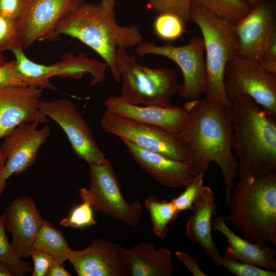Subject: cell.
<instances>
[{
    "label": "cell",
    "mask_w": 276,
    "mask_h": 276,
    "mask_svg": "<svg viewBox=\"0 0 276 276\" xmlns=\"http://www.w3.org/2000/svg\"><path fill=\"white\" fill-rule=\"evenodd\" d=\"M188 117L179 134L190 151L189 165L194 175L204 174L212 162L219 167L223 178L225 202L229 206L238 163L233 153L231 106L206 99L188 101Z\"/></svg>",
    "instance_id": "6da1fadb"
},
{
    "label": "cell",
    "mask_w": 276,
    "mask_h": 276,
    "mask_svg": "<svg viewBox=\"0 0 276 276\" xmlns=\"http://www.w3.org/2000/svg\"><path fill=\"white\" fill-rule=\"evenodd\" d=\"M116 5V0H100L97 4L83 2L59 21L56 31L59 35L79 40L96 52L119 82L121 76L116 65L117 48L137 46L143 40L137 26L118 24Z\"/></svg>",
    "instance_id": "7a4b0ae2"
},
{
    "label": "cell",
    "mask_w": 276,
    "mask_h": 276,
    "mask_svg": "<svg viewBox=\"0 0 276 276\" xmlns=\"http://www.w3.org/2000/svg\"><path fill=\"white\" fill-rule=\"evenodd\" d=\"M231 102L240 180L276 172V117L248 96H238Z\"/></svg>",
    "instance_id": "3957f363"
},
{
    "label": "cell",
    "mask_w": 276,
    "mask_h": 276,
    "mask_svg": "<svg viewBox=\"0 0 276 276\" xmlns=\"http://www.w3.org/2000/svg\"><path fill=\"white\" fill-rule=\"evenodd\" d=\"M224 216L248 241L276 246V172L240 180L232 191Z\"/></svg>",
    "instance_id": "277c9868"
},
{
    "label": "cell",
    "mask_w": 276,
    "mask_h": 276,
    "mask_svg": "<svg viewBox=\"0 0 276 276\" xmlns=\"http://www.w3.org/2000/svg\"><path fill=\"white\" fill-rule=\"evenodd\" d=\"M190 22L199 28L205 48L206 89L205 99L231 106L224 88L226 66L238 55L239 40L234 25L195 5H191Z\"/></svg>",
    "instance_id": "5b68a950"
},
{
    "label": "cell",
    "mask_w": 276,
    "mask_h": 276,
    "mask_svg": "<svg viewBox=\"0 0 276 276\" xmlns=\"http://www.w3.org/2000/svg\"><path fill=\"white\" fill-rule=\"evenodd\" d=\"M116 65L122 79L120 97L130 104L170 106L172 97L180 90L174 69L141 65L123 48H117Z\"/></svg>",
    "instance_id": "8992f818"
},
{
    "label": "cell",
    "mask_w": 276,
    "mask_h": 276,
    "mask_svg": "<svg viewBox=\"0 0 276 276\" xmlns=\"http://www.w3.org/2000/svg\"><path fill=\"white\" fill-rule=\"evenodd\" d=\"M12 52L15 57L17 76L25 85L56 90L50 81L54 77L80 79L84 74L89 73L92 86L102 82L106 78V63L89 58L83 53L75 55L68 52L63 55L60 61L45 65L31 60L22 49H15Z\"/></svg>",
    "instance_id": "52a82bcc"
},
{
    "label": "cell",
    "mask_w": 276,
    "mask_h": 276,
    "mask_svg": "<svg viewBox=\"0 0 276 276\" xmlns=\"http://www.w3.org/2000/svg\"><path fill=\"white\" fill-rule=\"evenodd\" d=\"M103 130L136 146L189 165L188 146L179 134L124 118L105 110L100 120Z\"/></svg>",
    "instance_id": "ba28073f"
},
{
    "label": "cell",
    "mask_w": 276,
    "mask_h": 276,
    "mask_svg": "<svg viewBox=\"0 0 276 276\" xmlns=\"http://www.w3.org/2000/svg\"><path fill=\"white\" fill-rule=\"evenodd\" d=\"M135 53L141 56H162L174 62L182 74L183 83L178 94L182 98L195 100L205 93L207 79L203 38L193 37L182 46L157 45L152 41H143L136 46Z\"/></svg>",
    "instance_id": "9c48e42d"
},
{
    "label": "cell",
    "mask_w": 276,
    "mask_h": 276,
    "mask_svg": "<svg viewBox=\"0 0 276 276\" xmlns=\"http://www.w3.org/2000/svg\"><path fill=\"white\" fill-rule=\"evenodd\" d=\"M224 88L230 101L246 95L276 117V74L268 72L257 62L237 55L226 66Z\"/></svg>",
    "instance_id": "30bf717a"
},
{
    "label": "cell",
    "mask_w": 276,
    "mask_h": 276,
    "mask_svg": "<svg viewBox=\"0 0 276 276\" xmlns=\"http://www.w3.org/2000/svg\"><path fill=\"white\" fill-rule=\"evenodd\" d=\"M89 166L90 186L88 189L93 209L136 227L142 215L139 201L127 202L124 198L113 167L108 159Z\"/></svg>",
    "instance_id": "8fae6325"
},
{
    "label": "cell",
    "mask_w": 276,
    "mask_h": 276,
    "mask_svg": "<svg viewBox=\"0 0 276 276\" xmlns=\"http://www.w3.org/2000/svg\"><path fill=\"white\" fill-rule=\"evenodd\" d=\"M39 108L61 127L80 158L88 165L99 164L106 158L90 126L73 102L66 98L40 101Z\"/></svg>",
    "instance_id": "7c38bea8"
},
{
    "label": "cell",
    "mask_w": 276,
    "mask_h": 276,
    "mask_svg": "<svg viewBox=\"0 0 276 276\" xmlns=\"http://www.w3.org/2000/svg\"><path fill=\"white\" fill-rule=\"evenodd\" d=\"M36 122L20 124L4 139L0 155L4 165L0 171V193L7 187L6 182L13 174L24 172L35 162L38 151L51 133L49 125L38 128Z\"/></svg>",
    "instance_id": "4fadbf2b"
},
{
    "label": "cell",
    "mask_w": 276,
    "mask_h": 276,
    "mask_svg": "<svg viewBox=\"0 0 276 276\" xmlns=\"http://www.w3.org/2000/svg\"><path fill=\"white\" fill-rule=\"evenodd\" d=\"M83 2V0H27L25 11L18 21L24 48L36 41L59 40L57 24Z\"/></svg>",
    "instance_id": "5bb4252c"
},
{
    "label": "cell",
    "mask_w": 276,
    "mask_h": 276,
    "mask_svg": "<svg viewBox=\"0 0 276 276\" xmlns=\"http://www.w3.org/2000/svg\"><path fill=\"white\" fill-rule=\"evenodd\" d=\"M68 260L79 276L131 275L128 249L104 239L82 250L71 249Z\"/></svg>",
    "instance_id": "9a60e30c"
},
{
    "label": "cell",
    "mask_w": 276,
    "mask_h": 276,
    "mask_svg": "<svg viewBox=\"0 0 276 276\" xmlns=\"http://www.w3.org/2000/svg\"><path fill=\"white\" fill-rule=\"evenodd\" d=\"M42 90L31 85L0 87V141L20 124L49 122L39 108ZM4 165L0 155V171Z\"/></svg>",
    "instance_id": "2e32d148"
},
{
    "label": "cell",
    "mask_w": 276,
    "mask_h": 276,
    "mask_svg": "<svg viewBox=\"0 0 276 276\" xmlns=\"http://www.w3.org/2000/svg\"><path fill=\"white\" fill-rule=\"evenodd\" d=\"M275 14L274 2L265 0L234 25L239 44L238 56L260 62L270 35L276 30Z\"/></svg>",
    "instance_id": "e0dca14e"
},
{
    "label": "cell",
    "mask_w": 276,
    "mask_h": 276,
    "mask_svg": "<svg viewBox=\"0 0 276 276\" xmlns=\"http://www.w3.org/2000/svg\"><path fill=\"white\" fill-rule=\"evenodd\" d=\"M106 110L118 116L155 126L171 133L180 134L186 124L188 112L177 106L133 105L120 96L108 97L104 102Z\"/></svg>",
    "instance_id": "ac0fdd59"
},
{
    "label": "cell",
    "mask_w": 276,
    "mask_h": 276,
    "mask_svg": "<svg viewBox=\"0 0 276 276\" xmlns=\"http://www.w3.org/2000/svg\"><path fill=\"white\" fill-rule=\"evenodd\" d=\"M5 229L12 235V245L21 258L31 255L44 220L34 199L28 196L14 199L4 214Z\"/></svg>",
    "instance_id": "d6986e66"
},
{
    "label": "cell",
    "mask_w": 276,
    "mask_h": 276,
    "mask_svg": "<svg viewBox=\"0 0 276 276\" xmlns=\"http://www.w3.org/2000/svg\"><path fill=\"white\" fill-rule=\"evenodd\" d=\"M122 141L136 164L163 186L185 187L195 176L186 163L143 149L129 141Z\"/></svg>",
    "instance_id": "ffe728a7"
},
{
    "label": "cell",
    "mask_w": 276,
    "mask_h": 276,
    "mask_svg": "<svg viewBox=\"0 0 276 276\" xmlns=\"http://www.w3.org/2000/svg\"><path fill=\"white\" fill-rule=\"evenodd\" d=\"M213 221L212 230L223 234L228 244L224 257L276 271V251L274 248L259 245L238 236L227 226L223 215H217Z\"/></svg>",
    "instance_id": "44dd1931"
},
{
    "label": "cell",
    "mask_w": 276,
    "mask_h": 276,
    "mask_svg": "<svg viewBox=\"0 0 276 276\" xmlns=\"http://www.w3.org/2000/svg\"><path fill=\"white\" fill-rule=\"evenodd\" d=\"M217 208L212 190L203 186L193 203V213L185 226L188 238L198 243L208 255L219 253L211 232L212 220L217 215Z\"/></svg>",
    "instance_id": "7402d4cb"
},
{
    "label": "cell",
    "mask_w": 276,
    "mask_h": 276,
    "mask_svg": "<svg viewBox=\"0 0 276 276\" xmlns=\"http://www.w3.org/2000/svg\"><path fill=\"white\" fill-rule=\"evenodd\" d=\"M130 275L171 276L174 270L173 252L164 247L156 248L150 242H142L128 249Z\"/></svg>",
    "instance_id": "603a6c76"
},
{
    "label": "cell",
    "mask_w": 276,
    "mask_h": 276,
    "mask_svg": "<svg viewBox=\"0 0 276 276\" xmlns=\"http://www.w3.org/2000/svg\"><path fill=\"white\" fill-rule=\"evenodd\" d=\"M33 248L49 254L56 263L62 264L68 260L71 249L62 232L47 220H44L36 236Z\"/></svg>",
    "instance_id": "cb8c5ba5"
},
{
    "label": "cell",
    "mask_w": 276,
    "mask_h": 276,
    "mask_svg": "<svg viewBox=\"0 0 276 276\" xmlns=\"http://www.w3.org/2000/svg\"><path fill=\"white\" fill-rule=\"evenodd\" d=\"M144 204L150 215L153 233L158 238L165 239L169 224L178 217L180 212L171 201H159L154 195L147 197Z\"/></svg>",
    "instance_id": "d4e9b609"
},
{
    "label": "cell",
    "mask_w": 276,
    "mask_h": 276,
    "mask_svg": "<svg viewBox=\"0 0 276 276\" xmlns=\"http://www.w3.org/2000/svg\"><path fill=\"white\" fill-rule=\"evenodd\" d=\"M191 4L234 25L243 18L252 9L242 0H192Z\"/></svg>",
    "instance_id": "484cf974"
},
{
    "label": "cell",
    "mask_w": 276,
    "mask_h": 276,
    "mask_svg": "<svg viewBox=\"0 0 276 276\" xmlns=\"http://www.w3.org/2000/svg\"><path fill=\"white\" fill-rule=\"evenodd\" d=\"M4 214L0 216V262L3 263L14 276H22L32 272L28 262L21 260L6 236Z\"/></svg>",
    "instance_id": "4316f807"
},
{
    "label": "cell",
    "mask_w": 276,
    "mask_h": 276,
    "mask_svg": "<svg viewBox=\"0 0 276 276\" xmlns=\"http://www.w3.org/2000/svg\"><path fill=\"white\" fill-rule=\"evenodd\" d=\"M79 195L82 203L72 211L70 215L62 219L59 224L63 226L80 228L97 223L93 215L91 198L88 189L81 188Z\"/></svg>",
    "instance_id": "83f0119b"
},
{
    "label": "cell",
    "mask_w": 276,
    "mask_h": 276,
    "mask_svg": "<svg viewBox=\"0 0 276 276\" xmlns=\"http://www.w3.org/2000/svg\"><path fill=\"white\" fill-rule=\"evenodd\" d=\"M182 20L171 13L159 14L154 21V30L157 36L166 41H174L185 32Z\"/></svg>",
    "instance_id": "f1b7e54d"
},
{
    "label": "cell",
    "mask_w": 276,
    "mask_h": 276,
    "mask_svg": "<svg viewBox=\"0 0 276 276\" xmlns=\"http://www.w3.org/2000/svg\"><path fill=\"white\" fill-rule=\"evenodd\" d=\"M19 20L0 14V54L17 49L24 50L19 31Z\"/></svg>",
    "instance_id": "f546056e"
},
{
    "label": "cell",
    "mask_w": 276,
    "mask_h": 276,
    "mask_svg": "<svg viewBox=\"0 0 276 276\" xmlns=\"http://www.w3.org/2000/svg\"><path fill=\"white\" fill-rule=\"evenodd\" d=\"M217 264L224 266L229 273L237 276H275L276 271H270L261 267L230 260L219 255H208Z\"/></svg>",
    "instance_id": "4dcf8cb0"
},
{
    "label": "cell",
    "mask_w": 276,
    "mask_h": 276,
    "mask_svg": "<svg viewBox=\"0 0 276 276\" xmlns=\"http://www.w3.org/2000/svg\"><path fill=\"white\" fill-rule=\"evenodd\" d=\"M192 0H147L148 7L159 14L171 13L178 16L185 26L190 22Z\"/></svg>",
    "instance_id": "1f68e13d"
},
{
    "label": "cell",
    "mask_w": 276,
    "mask_h": 276,
    "mask_svg": "<svg viewBox=\"0 0 276 276\" xmlns=\"http://www.w3.org/2000/svg\"><path fill=\"white\" fill-rule=\"evenodd\" d=\"M204 175H195L182 193L170 200L180 212L192 210L193 203L204 186Z\"/></svg>",
    "instance_id": "d6a6232c"
},
{
    "label": "cell",
    "mask_w": 276,
    "mask_h": 276,
    "mask_svg": "<svg viewBox=\"0 0 276 276\" xmlns=\"http://www.w3.org/2000/svg\"><path fill=\"white\" fill-rule=\"evenodd\" d=\"M33 263L32 276H45L50 268L55 263L49 254L33 248L31 255Z\"/></svg>",
    "instance_id": "836d02e7"
},
{
    "label": "cell",
    "mask_w": 276,
    "mask_h": 276,
    "mask_svg": "<svg viewBox=\"0 0 276 276\" xmlns=\"http://www.w3.org/2000/svg\"><path fill=\"white\" fill-rule=\"evenodd\" d=\"M27 0H0V14L19 20L26 6Z\"/></svg>",
    "instance_id": "e575fe53"
},
{
    "label": "cell",
    "mask_w": 276,
    "mask_h": 276,
    "mask_svg": "<svg viewBox=\"0 0 276 276\" xmlns=\"http://www.w3.org/2000/svg\"><path fill=\"white\" fill-rule=\"evenodd\" d=\"M11 85H25L17 76L14 59L0 65V87Z\"/></svg>",
    "instance_id": "d590c367"
},
{
    "label": "cell",
    "mask_w": 276,
    "mask_h": 276,
    "mask_svg": "<svg viewBox=\"0 0 276 276\" xmlns=\"http://www.w3.org/2000/svg\"><path fill=\"white\" fill-rule=\"evenodd\" d=\"M178 260L180 261L194 276H206L200 268L197 261L190 255L180 250L175 252Z\"/></svg>",
    "instance_id": "8d00e7d4"
},
{
    "label": "cell",
    "mask_w": 276,
    "mask_h": 276,
    "mask_svg": "<svg viewBox=\"0 0 276 276\" xmlns=\"http://www.w3.org/2000/svg\"><path fill=\"white\" fill-rule=\"evenodd\" d=\"M262 59H276V30L272 32L266 44Z\"/></svg>",
    "instance_id": "74e56055"
},
{
    "label": "cell",
    "mask_w": 276,
    "mask_h": 276,
    "mask_svg": "<svg viewBox=\"0 0 276 276\" xmlns=\"http://www.w3.org/2000/svg\"><path fill=\"white\" fill-rule=\"evenodd\" d=\"M48 276H71L72 274L64 267L63 264L55 263L49 269Z\"/></svg>",
    "instance_id": "f35d334b"
},
{
    "label": "cell",
    "mask_w": 276,
    "mask_h": 276,
    "mask_svg": "<svg viewBox=\"0 0 276 276\" xmlns=\"http://www.w3.org/2000/svg\"><path fill=\"white\" fill-rule=\"evenodd\" d=\"M0 276H14L11 271L0 262Z\"/></svg>",
    "instance_id": "ab89813d"
},
{
    "label": "cell",
    "mask_w": 276,
    "mask_h": 276,
    "mask_svg": "<svg viewBox=\"0 0 276 276\" xmlns=\"http://www.w3.org/2000/svg\"><path fill=\"white\" fill-rule=\"evenodd\" d=\"M248 4L251 8L256 7L265 0H242Z\"/></svg>",
    "instance_id": "60d3db41"
},
{
    "label": "cell",
    "mask_w": 276,
    "mask_h": 276,
    "mask_svg": "<svg viewBox=\"0 0 276 276\" xmlns=\"http://www.w3.org/2000/svg\"><path fill=\"white\" fill-rule=\"evenodd\" d=\"M6 61L3 54H0V65H3Z\"/></svg>",
    "instance_id": "b9f144b4"
},
{
    "label": "cell",
    "mask_w": 276,
    "mask_h": 276,
    "mask_svg": "<svg viewBox=\"0 0 276 276\" xmlns=\"http://www.w3.org/2000/svg\"><path fill=\"white\" fill-rule=\"evenodd\" d=\"M2 193H0V197H1V195H2Z\"/></svg>",
    "instance_id": "7bdbcfd3"
}]
</instances>
